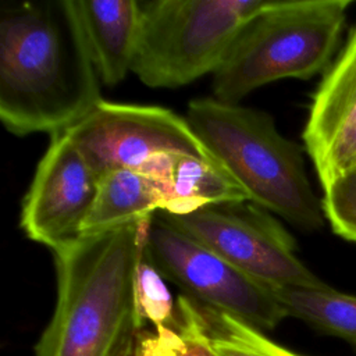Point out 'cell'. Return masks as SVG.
I'll return each instance as SVG.
<instances>
[{"mask_svg":"<svg viewBox=\"0 0 356 356\" xmlns=\"http://www.w3.org/2000/svg\"><path fill=\"white\" fill-rule=\"evenodd\" d=\"M186 120L250 202L303 231L324 225L321 200L309 182L303 149L280 134L268 113L203 97L188 104Z\"/></svg>","mask_w":356,"mask_h":356,"instance_id":"3","label":"cell"},{"mask_svg":"<svg viewBox=\"0 0 356 356\" xmlns=\"http://www.w3.org/2000/svg\"><path fill=\"white\" fill-rule=\"evenodd\" d=\"M102 83L131 72L140 25V0H74Z\"/></svg>","mask_w":356,"mask_h":356,"instance_id":"12","label":"cell"},{"mask_svg":"<svg viewBox=\"0 0 356 356\" xmlns=\"http://www.w3.org/2000/svg\"><path fill=\"white\" fill-rule=\"evenodd\" d=\"M323 213L332 231L356 243V167L323 189Z\"/></svg>","mask_w":356,"mask_h":356,"instance_id":"18","label":"cell"},{"mask_svg":"<svg viewBox=\"0 0 356 356\" xmlns=\"http://www.w3.org/2000/svg\"><path fill=\"white\" fill-rule=\"evenodd\" d=\"M99 185L68 132L51 136L24 197L19 225L25 235L51 252L82 235Z\"/></svg>","mask_w":356,"mask_h":356,"instance_id":"9","label":"cell"},{"mask_svg":"<svg viewBox=\"0 0 356 356\" xmlns=\"http://www.w3.org/2000/svg\"><path fill=\"white\" fill-rule=\"evenodd\" d=\"M136 303L143 324L150 323L154 330L170 327L175 321L177 302L165 285V278L150 261L146 252H143L138 267Z\"/></svg>","mask_w":356,"mask_h":356,"instance_id":"17","label":"cell"},{"mask_svg":"<svg viewBox=\"0 0 356 356\" xmlns=\"http://www.w3.org/2000/svg\"><path fill=\"white\" fill-rule=\"evenodd\" d=\"M156 214L273 288L327 286L298 257L296 241L284 225L250 200L209 204L181 216Z\"/></svg>","mask_w":356,"mask_h":356,"instance_id":"6","label":"cell"},{"mask_svg":"<svg viewBox=\"0 0 356 356\" xmlns=\"http://www.w3.org/2000/svg\"><path fill=\"white\" fill-rule=\"evenodd\" d=\"M145 252L167 281L197 303L261 331L275 328L286 317L273 286L241 271L157 214L152 218Z\"/></svg>","mask_w":356,"mask_h":356,"instance_id":"7","label":"cell"},{"mask_svg":"<svg viewBox=\"0 0 356 356\" xmlns=\"http://www.w3.org/2000/svg\"><path fill=\"white\" fill-rule=\"evenodd\" d=\"M286 317L302 320L320 334L341 338L356 349V296L331 286L274 288Z\"/></svg>","mask_w":356,"mask_h":356,"instance_id":"14","label":"cell"},{"mask_svg":"<svg viewBox=\"0 0 356 356\" xmlns=\"http://www.w3.org/2000/svg\"><path fill=\"white\" fill-rule=\"evenodd\" d=\"M153 216L51 252L57 300L35 356H134L145 324L136 277Z\"/></svg>","mask_w":356,"mask_h":356,"instance_id":"2","label":"cell"},{"mask_svg":"<svg viewBox=\"0 0 356 356\" xmlns=\"http://www.w3.org/2000/svg\"><path fill=\"white\" fill-rule=\"evenodd\" d=\"M268 0H140L132 63L142 83L172 89L214 74L241 28Z\"/></svg>","mask_w":356,"mask_h":356,"instance_id":"5","label":"cell"},{"mask_svg":"<svg viewBox=\"0 0 356 356\" xmlns=\"http://www.w3.org/2000/svg\"><path fill=\"white\" fill-rule=\"evenodd\" d=\"M140 353H142V352H140Z\"/></svg>","mask_w":356,"mask_h":356,"instance_id":"20","label":"cell"},{"mask_svg":"<svg viewBox=\"0 0 356 356\" xmlns=\"http://www.w3.org/2000/svg\"><path fill=\"white\" fill-rule=\"evenodd\" d=\"M74 0L10 4L0 22V120L17 136L63 134L103 100Z\"/></svg>","mask_w":356,"mask_h":356,"instance_id":"1","label":"cell"},{"mask_svg":"<svg viewBox=\"0 0 356 356\" xmlns=\"http://www.w3.org/2000/svg\"><path fill=\"white\" fill-rule=\"evenodd\" d=\"M350 0H268L213 74L214 99L239 102L274 81L309 79L334 61Z\"/></svg>","mask_w":356,"mask_h":356,"instance_id":"4","label":"cell"},{"mask_svg":"<svg viewBox=\"0 0 356 356\" xmlns=\"http://www.w3.org/2000/svg\"><path fill=\"white\" fill-rule=\"evenodd\" d=\"M170 327L139 334L136 349L143 356H217L209 342L197 303L179 295Z\"/></svg>","mask_w":356,"mask_h":356,"instance_id":"15","label":"cell"},{"mask_svg":"<svg viewBox=\"0 0 356 356\" xmlns=\"http://www.w3.org/2000/svg\"><path fill=\"white\" fill-rule=\"evenodd\" d=\"M165 209L161 185L138 170H111L99 177L97 193L83 224L82 235L100 234Z\"/></svg>","mask_w":356,"mask_h":356,"instance_id":"13","label":"cell"},{"mask_svg":"<svg viewBox=\"0 0 356 356\" xmlns=\"http://www.w3.org/2000/svg\"><path fill=\"white\" fill-rule=\"evenodd\" d=\"M134 356H143L140 352H138V350H135V353H134Z\"/></svg>","mask_w":356,"mask_h":356,"instance_id":"19","label":"cell"},{"mask_svg":"<svg viewBox=\"0 0 356 356\" xmlns=\"http://www.w3.org/2000/svg\"><path fill=\"white\" fill-rule=\"evenodd\" d=\"M65 132L99 177L121 168L140 171L164 153L191 154L220 163L199 139L186 117L159 106L102 100L89 115Z\"/></svg>","mask_w":356,"mask_h":356,"instance_id":"8","label":"cell"},{"mask_svg":"<svg viewBox=\"0 0 356 356\" xmlns=\"http://www.w3.org/2000/svg\"><path fill=\"white\" fill-rule=\"evenodd\" d=\"M302 138L323 189L356 167V25L313 93Z\"/></svg>","mask_w":356,"mask_h":356,"instance_id":"10","label":"cell"},{"mask_svg":"<svg viewBox=\"0 0 356 356\" xmlns=\"http://www.w3.org/2000/svg\"><path fill=\"white\" fill-rule=\"evenodd\" d=\"M140 171L161 185L165 195L163 213L167 214L181 216L209 204L250 200L222 164L191 154L164 153L150 160Z\"/></svg>","mask_w":356,"mask_h":356,"instance_id":"11","label":"cell"},{"mask_svg":"<svg viewBox=\"0 0 356 356\" xmlns=\"http://www.w3.org/2000/svg\"><path fill=\"white\" fill-rule=\"evenodd\" d=\"M197 307L210 346L217 356H302L228 313L202 303H197Z\"/></svg>","mask_w":356,"mask_h":356,"instance_id":"16","label":"cell"}]
</instances>
